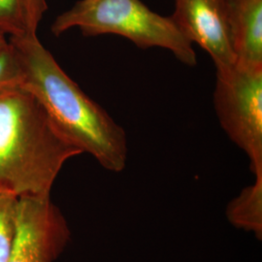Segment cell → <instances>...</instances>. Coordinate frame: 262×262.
I'll return each mask as SVG.
<instances>
[{"instance_id": "cell-1", "label": "cell", "mask_w": 262, "mask_h": 262, "mask_svg": "<svg viewBox=\"0 0 262 262\" xmlns=\"http://www.w3.org/2000/svg\"><path fill=\"white\" fill-rule=\"evenodd\" d=\"M24 66L23 86L33 94L67 140L119 173L127 161L126 133L66 74L37 35L10 37Z\"/></svg>"}, {"instance_id": "cell-2", "label": "cell", "mask_w": 262, "mask_h": 262, "mask_svg": "<svg viewBox=\"0 0 262 262\" xmlns=\"http://www.w3.org/2000/svg\"><path fill=\"white\" fill-rule=\"evenodd\" d=\"M81 154L27 89L0 94V186L18 196H50L64 163Z\"/></svg>"}, {"instance_id": "cell-3", "label": "cell", "mask_w": 262, "mask_h": 262, "mask_svg": "<svg viewBox=\"0 0 262 262\" xmlns=\"http://www.w3.org/2000/svg\"><path fill=\"white\" fill-rule=\"evenodd\" d=\"M74 28L84 36L116 34L141 49H166L184 64L196 66L192 44L172 18L157 14L141 0H80L55 19L52 32L59 36Z\"/></svg>"}, {"instance_id": "cell-4", "label": "cell", "mask_w": 262, "mask_h": 262, "mask_svg": "<svg viewBox=\"0 0 262 262\" xmlns=\"http://www.w3.org/2000/svg\"><path fill=\"white\" fill-rule=\"evenodd\" d=\"M214 105L224 130L248 156L255 180L262 181V69H216Z\"/></svg>"}, {"instance_id": "cell-5", "label": "cell", "mask_w": 262, "mask_h": 262, "mask_svg": "<svg viewBox=\"0 0 262 262\" xmlns=\"http://www.w3.org/2000/svg\"><path fill=\"white\" fill-rule=\"evenodd\" d=\"M70 230L50 196H19L14 242L6 262H55Z\"/></svg>"}, {"instance_id": "cell-6", "label": "cell", "mask_w": 262, "mask_h": 262, "mask_svg": "<svg viewBox=\"0 0 262 262\" xmlns=\"http://www.w3.org/2000/svg\"><path fill=\"white\" fill-rule=\"evenodd\" d=\"M171 18L191 44L206 51L216 69L234 66L228 0H175Z\"/></svg>"}, {"instance_id": "cell-7", "label": "cell", "mask_w": 262, "mask_h": 262, "mask_svg": "<svg viewBox=\"0 0 262 262\" xmlns=\"http://www.w3.org/2000/svg\"><path fill=\"white\" fill-rule=\"evenodd\" d=\"M236 66L262 69V0H228Z\"/></svg>"}, {"instance_id": "cell-8", "label": "cell", "mask_w": 262, "mask_h": 262, "mask_svg": "<svg viewBox=\"0 0 262 262\" xmlns=\"http://www.w3.org/2000/svg\"><path fill=\"white\" fill-rule=\"evenodd\" d=\"M226 216L238 228L262 238V181L244 188L227 206Z\"/></svg>"}, {"instance_id": "cell-9", "label": "cell", "mask_w": 262, "mask_h": 262, "mask_svg": "<svg viewBox=\"0 0 262 262\" xmlns=\"http://www.w3.org/2000/svg\"><path fill=\"white\" fill-rule=\"evenodd\" d=\"M19 196L0 186V262H6L14 242Z\"/></svg>"}, {"instance_id": "cell-10", "label": "cell", "mask_w": 262, "mask_h": 262, "mask_svg": "<svg viewBox=\"0 0 262 262\" xmlns=\"http://www.w3.org/2000/svg\"><path fill=\"white\" fill-rule=\"evenodd\" d=\"M0 32L10 37L30 35L28 0H0Z\"/></svg>"}, {"instance_id": "cell-11", "label": "cell", "mask_w": 262, "mask_h": 262, "mask_svg": "<svg viewBox=\"0 0 262 262\" xmlns=\"http://www.w3.org/2000/svg\"><path fill=\"white\" fill-rule=\"evenodd\" d=\"M25 81L24 66L15 47L9 46L0 51V94L23 86Z\"/></svg>"}, {"instance_id": "cell-12", "label": "cell", "mask_w": 262, "mask_h": 262, "mask_svg": "<svg viewBox=\"0 0 262 262\" xmlns=\"http://www.w3.org/2000/svg\"><path fill=\"white\" fill-rule=\"evenodd\" d=\"M28 33L37 35V28L44 13L47 11L46 0H28Z\"/></svg>"}, {"instance_id": "cell-13", "label": "cell", "mask_w": 262, "mask_h": 262, "mask_svg": "<svg viewBox=\"0 0 262 262\" xmlns=\"http://www.w3.org/2000/svg\"><path fill=\"white\" fill-rule=\"evenodd\" d=\"M8 46H9V41H7L6 38H5V35L0 32V51L4 50L5 48H7Z\"/></svg>"}]
</instances>
